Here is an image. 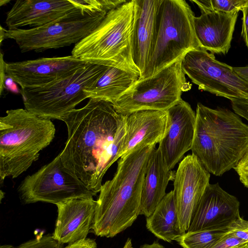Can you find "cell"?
Wrapping results in <instances>:
<instances>
[{
  "label": "cell",
  "mask_w": 248,
  "mask_h": 248,
  "mask_svg": "<svg viewBox=\"0 0 248 248\" xmlns=\"http://www.w3.org/2000/svg\"><path fill=\"white\" fill-rule=\"evenodd\" d=\"M240 202L218 183L209 184L192 216L187 232L224 229L240 217Z\"/></svg>",
  "instance_id": "obj_15"
},
{
  "label": "cell",
  "mask_w": 248,
  "mask_h": 248,
  "mask_svg": "<svg viewBox=\"0 0 248 248\" xmlns=\"http://www.w3.org/2000/svg\"><path fill=\"white\" fill-rule=\"evenodd\" d=\"M196 3L201 12L213 11L225 14H234L248 5V0H190Z\"/></svg>",
  "instance_id": "obj_25"
},
{
  "label": "cell",
  "mask_w": 248,
  "mask_h": 248,
  "mask_svg": "<svg viewBox=\"0 0 248 248\" xmlns=\"http://www.w3.org/2000/svg\"><path fill=\"white\" fill-rule=\"evenodd\" d=\"M125 134L119 151V158L140 145H156L168 129L166 111L143 110L125 115Z\"/></svg>",
  "instance_id": "obj_18"
},
{
  "label": "cell",
  "mask_w": 248,
  "mask_h": 248,
  "mask_svg": "<svg viewBox=\"0 0 248 248\" xmlns=\"http://www.w3.org/2000/svg\"><path fill=\"white\" fill-rule=\"evenodd\" d=\"M123 248H134L132 246L131 239L128 238Z\"/></svg>",
  "instance_id": "obj_38"
},
{
  "label": "cell",
  "mask_w": 248,
  "mask_h": 248,
  "mask_svg": "<svg viewBox=\"0 0 248 248\" xmlns=\"http://www.w3.org/2000/svg\"><path fill=\"white\" fill-rule=\"evenodd\" d=\"M196 114L192 154L215 175L234 169L248 151V125L230 109L200 103Z\"/></svg>",
  "instance_id": "obj_3"
},
{
  "label": "cell",
  "mask_w": 248,
  "mask_h": 248,
  "mask_svg": "<svg viewBox=\"0 0 248 248\" xmlns=\"http://www.w3.org/2000/svg\"><path fill=\"white\" fill-rule=\"evenodd\" d=\"M210 173L193 154L179 163L173 180L174 198L183 234L189 228L193 213L210 184Z\"/></svg>",
  "instance_id": "obj_12"
},
{
  "label": "cell",
  "mask_w": 248,
  "mask_h": 248,
  "mask_svg": "<svg viewBox=\"0 0 248 248\" xmlns=\"http://www.w3.org/2000/svg\"><path fill=\"white\" fill-rule=\"evenodd\" d=\"M182 60L153 76L139 79L112 103L116 111L125 116L143 110L167 111L175 105L191 87L182 69Z\"/></svg>",
  "instance_id": "obj_8"
},
{
  "label": "cell",
  "mask_w": 248,
  "mask_h": 248,
  "mask_svg": "<svg viewBox=\"0 0 248 248\" xmlns=\"http://www.w3.org/2000/svg\"><path fill=\"white\" fill-rule=\"evenodd\" d=\"M243 13L241 36L248 48V5L241 11Z\"/></svg>",
  "instance_id": "obj_33"
},
{
  "label": "cell",
  "mask_w": 248,
  "mask_h": 248,
  "mask_svg": "<svg viewBox=\"0 0 248 248\" xmlns=\"http://www.w3.org/2000/svg\"><path fill=\"white\" fill-rule=\"evenodd\" d=\"M155 145H140L118 161L112 179L102 185L96 200L92 230L113 237L130 227L140 215L147 165Z\"/></svg>",
  "instance_id": "obj_2"
},
{
  "label": "cell",
  "mask_w": 248,
  "mask_h": 248,
  "mask_svg": "<svg viewBox=\"0 0 248 248\" xmlns=\"http://www.w3.org/2000/svg\"><path fill=\"white\" fill-rule=\"evenodd\" d=\"M166 111L169 125L158 148L167 166L172 170L192 148L196 114L190 104L182 99Z\"/></svg>",
  "instance_id": "obj_16"
},
{
  "label": "cell",
  "mask_w": 248,
  "mask_h": 248,
  "mask_svg": "<svg viewBox=\"0 0 248 248\" xmlns=\"http://www.w3.org/2000/svg\"><path fill=\"white\" fill-rule=\"evenodd\" d=\"M134 0L110 11L99 25L76 44L71 55L91 64L115 67L138 76L132 57Z\"/></svg>",
  "instance_id": "obj_5"
},
{
  "label": "cell",
  "mask_w": 248,
  "mask_h": 248,
  "mask_svg": "<svg viewBox=\"0 0 248 248\" xmlns=\"http://www.w3.org/2000/svg\"><path fill=\"white\" fill-rule=\"evenodd\" d=\"M96 201L75 199L57 203L58 216L52 237L62 244L87 238L95 215Z\"/></svg>",
  "instance_id": "obj_17"
},
{
  "label": "cell",
  "mask_w": 248,
  "mask_h": 248,
  "mask_svg": "<svg viewBox=\"0 0 248 248\" xmlns=\"http://www.w3.org/2000/svg\"><path fill=\"white\" fill-rule=\"evenodd\" d=\"M124 0H72L73 2L85 12H109L126 2Z\"/></svg>",
  "instance_id": "obj_26"
},
{
  "label": "cell",
  "mask_w": 248,
  "mask_h": 248,
  "mask_svg": "<svg viewBox=\"0 0 248 248\" xmlns=\"http://www.w3.org/2000/svg\"><path fill=\"white\" fill-rule=\"evenodd\" d=\"M140 248H165L157 241H155L152 244H145L140 247Z\"/></svg>",
  "instance_id": "obj_37"
},
{
  "label": "cell",
  "mask_w": 248,
  "mask_h": 248,
  "mask_svg": "<svg viewBox=\"0 0 248 248\" xmlns=\"http://www.w3.org/2000/svg\"><path fill=\"white\" fill-rule=\"evenodd\" d=\"M139 79V77L134 74L117 67L108 66L100 78L83 91L87 98L112 104Z\"/></svg>",
  "instance_id": "obj_23"
},
{
  "label": "cell",
  "mask_w": 248,
  "mask_h": 248,
  "mask_svg": "<svg viewBox=\"0 0 248 248\" xmlns=\"http://www.w3.org/2000/svg\"><path fill=\"white\" fill-rule=\"evenodd\" d=\"M185 74L199 89L230 99H248V82L232 67L199 47L187 52L181 61Z\"/></svg>",
  "instance_id": "obj_11"
},
{
  "label": "cell",
  "mask_w": 248,
  "mask_h": 248,
  "mask_svg": "<svg viewBox=\"0 0 248 248\" xmlns=\"http://www.w3.org/2000/svg\"><path fill=\"white\" fill-rule=\"evenodd\" d=\"M194 16L185 0H160L152 53L139 79L153 76L189 51L201 47L194 30Z\"/></svg>",
  "instance_id": "obj_6"
},
{
  "label": "cell",
  "mask_w": 248,
  "mask_h": 248,
  "mask_svg": "<svg viewBox=\"0 0 248 248\" xmlns=\"http://www.w3.org/2000/svg\"><path fill=\"white\" fill-rule=\"evenodd\" d=\"M227 231V228L186 232L176 241L183 248H210Z\"/></svg>",
  "instance_id": "obj_24"
},
{
  "label": "cell",
  "mask_w": 248,
  "mask_h": 248,
  "mask_svg": "<svg viewBox=\"0 0 248 248\" xmlns=\"http://www.w3.org/2000/svg\"><path fill=\"white\" fill-rule=\"evenodd\" d=\"M194 16V27L201 47L212 54H226L231 46L238 13L202 11Z\"/></svg>",
  "instance_id": "obj_19"
},
{
  "label": "cell",
  "mask_w": 248,
  "mask_h": 248,
  "mask_svg": "<svg viewBox=\"0 0 248 248\" xmlns=\"http://www.w3.org/2000/svg\"><path fill=\"white\" fill-rule=\"evenodd\" d=\"M108 13L88 12L80 16L34 28L13 30L5 29V38L14 40L22 52H39L75 45L92 33Z\"/></svg>",
  "instance_id": "obj_9"
},
{
  "label": "cell",
  "mask_w": 248,
  "mask_h": 248,
  "mask_svg": "<svg viewBox=\"0 0 248 248\" xmlns=\"http://www.w3.org/2000/svg\"><path fill=\"white\" fill-rule=\"evenodd\" d=\"M146 228L156 237L168 242L176 241L183 234L173 190L166 193L152 214L146 217Z\"/></svg>",
  "instance_id": "obj_22"
},
{
  "label": "cell",
  "mask_w": 248,
  "mask_h": 248,
  "mask_svg": "<svg viewBox=\"0 0 248 248\" xmlns=\"http://www.w3.org/2000/svg\"><path fill=\"white\" fill-rule=\"evenodd\" d=\"M0 248H64V244L55 240L52 234L38 235L36 238L21 245L14 247L11 245H1Z\"/></svg>",
  "instance_id": "obj_27"
},
{
  "label": "cell",
  "mask_w": 248,
  "mask_h": 248,
  "mask_svg": "<svg viewBox=\"0 0 248 248\" xmlns=\"http://www.w3.org/2000/svg\"><path fill=\"white\" fill-rule=\"evenodd\" d=\"M17 191L25 204L41 202L57 204L72 199L93 198L96 195L65 168L59 154L26 177Z\"/></svg>",
  "instance_id": "obj_10"
},
{
  "label": "cell",
  "mask_w": 248,
  "mask_h": 248,
  "mask_svg": "<svg viewBox=\"0 0 248 248\" xmlns=\"http://www.w3.org/2000/svg\"><path fill=\"white\" fill-rule=\"evenodd\" d=\"M175 172L167 166L160 149H155L147 165L141 197L140 215L151 216L166 194V190Z\"/></svg>",
  "instance_id": "obj_21"
},
{
  "label": "cell",
  "mask_w": 248,
  "mask_h": 248,
  "mask_svg": "<svg viewBox=\"0 0 248 248\" xmlns=\"http://www.w3.org/2000/svg\"><path fill=\"white\" fill-rule=\"evenodd\" d=\"M227 232L248 242V221L239 217L227 227Z\"/></svg>",
  "instance_id": "obj_28"
},
{
  "label": "cell",
  "mask_w": 248,
  "mask_h": 248,
  "mask_svg": "<svg viewBox=\"0 0 248 248\" xmlns=\"http://www.w3.org/2000/svg\"><path fill=\"white\" fill-rule=\"evenodd\" d=\"M134 2L132 51L133 61L140 72V78L152 53L160 0H134Z\"/></svg>",
  "instance_id": "obj_20"
},
{
  "label": "cell",
  "mask_w": 248,
  "mask_h": 248,
  "mask_svg": "<svg viewBox=\"0 0 248 248\" xmlns=\"http://www.w3.org/2000/svg\"><path fill=\"white\" fill-rule=\"evenodd\" d=\"M6 62L4 61L3 54L1 52L0 54V94H2L3 89H4V82L6 78V73L5 70V65Z\"/></svg>",
  "instance_id": "obj_34"
},
{
  "label": "cell",
  "mask_w": 248,
  "mask_h": 248,
  "mask_svg": "<svg viewBox=\"0 0 248 248\" xmlns=\"http://www.w3.org/2000/svg\"><path fill=\"white\" fill-rule=\"evenodd\" d=\"M242 183L248 188V151L234 169Z\"/></svg>",
  "instance_id": "obj_30"
},
{
  "label": "cell",
  "mask_w": 248,
  "mask_h": 248,
  "mask_svg": "<svg viewBox=\"0 0 248 248\" xmlns=\"http://www.w3.org/2000/svg\"><path fill=\"white\" fill-rule=\"evenodd\" d=\"M97 244L93 239L86 238L75 243L68 244L64 248H96Z\"/></svg>",
  "instance_id": "obj_32"
},
{
  "label": "cell",
  "mask_w": 248,
  "mask_h": 248,
  "mask_svg": "<svg viewBox=\"0 0 248 248\" xmlns=\"http://www.w3.org/2000/svg\"><path fill=\"white\" fill-rule=\"evenodd\" d=\"M231 102L234 112L248 121V99H233Z\"/></svg>",
  "instance_id": "obj_31"
},
{
  "label": "cell",
  "mask_w": 248,
  "mask_h": 248,
  "mask_svg": "<svg viewBox=\"0 0 248 248\" xmlns=\"http://www.w3.org/2000/svg\"><path fill=\"white\" fill-rule=\"evenodd\" d=\"M88 63L72 55L6 63V75L21 89L42 87L63 78Z\"/></svg>",
  "instance_id": "obj_13"
},
{
  "label": "cell",
  "mask_w": 248,
  "mask_h": 248,
  "mask_svg": "<svg viewBox=\"0 0 248 248\" xmlns=\"http://www.w3.org/2000/svg\"><path fill=\"white\" fill-rule=\"evenodd\" d=\"M107 67L88 63L72 74L51 83L21 89L25 109L41 117L62 120L87 99L84 90L93 84Z\"/></svg>",
  "instance_id": "obj_7"
},
{
  "label": "cell",
  "mask_w": 248,
  "mask_h": 248,
  "mask_svg": "<svg viewBox=\"0 0 248 248\" xmlns=\"http://www.w3.org/2000/svg\"><path fill=\"white\" fill-rule=\"evenodd\" d=\"M55 132L50 119L26 109L7 110L0 118V182L26 171L53 140Z\"/></svg>",
  "instance_id": "obj_4"
},
{
  "label": "cell",
  "mask_w": 248,
  "mask_h": 248,
  "mask_svg": "<svg viewBox=\"0 0 248 248\" xmlns=\"http://www.w3.org/2000/svg\"><path fill=\"white\" fill-rule=\"evenodd\" d=\"M235 248H248V243H245L239 247Z\"/></svg>",
  "instance_id": "obj_40"
},
{
  "label": "cell",
  "mask_w": 248,
  "mask_h": 248,
  "mask_svg": "<svg viewBox=\"0 0 248 248\" xmlns=\"http://www.w3.org/2000/svg\"><path fill=\"white\" fill-rule=\"evenodd\" d=\"M9 2H10V0H0V5L2 6L3 5H4V4H6L7 3H8Z\"/></svg>",
  "instance_id": "obj_41"
},
{
  "label": "cell",
  "mask_w": 248,
  "mask_h": 248,
  "mask_svg": "<svg viewBox=\"0 0 248 248\" xmlns=\"http://www.w3.org/2000/svg\"><path fill=\"white\" fill-rule=\"evenodd\" d=\"M233 69L241 78L248 82V66L233 67Z\"/></svg>",
  "instance_id": "obj_36"
},
{
  "label": "cell",
  "mask_w": 248,
  "mask_h": 248,
  "mask_svg": "<svg viewBox=\"0 0 248 248\" xmlns=\"http://www.w3.org/2000/svg\"><path fill=\"white\" fill-rule=\"evenodd\" d=\"M88 12L76 5L72 0H18L7 13L8 30L29 26H44L71 18Z\"/></svg>",
  "instance_id": "obj_14"
},
{
  "label": "cell",
  "mask_w": 248,
  "mask_h": 248,
  "mask_svg": "<svg viewBox=\"0 0 248 248\" xmlns=\"http://www.w3.org/2000/svg\"><path fill=\"white\" fill-rule=\"evenodd\" d=\"M4 89H7V90L15 93H18L19 92H20V91H19L15 82L8 76L6 77L5 80Z\"/></svg>",
  "instance_id": "obj_35"
},
{
  "label": "cell",
  "mask_w": 248,
  "mask_h": 248,
  "mask_svg": "<svg viewBox=\"0 0 248 248\" xmlns=\"http://www.w3.org/2000/svg\"><path fill=\"white\" fill-rule=\"evenodd\" d=\"M247 243L248 242L226 232L210 248H235Z\"/></svg>",
  "instance_id": "obj_29"
},
{
  "label": "cell",
  "mask_w": 248,
  "mask_h": 248,
  "mask_svg": "<svg viewBox=\"0 0 248 248\" xmlns=\"http://www.w3.org/2000/svg\"><path fill=\"white\" fill-rule=\"evenodd\" d=\"M67 129V140L59 154L64 166L95 193L103 178L119 158L125 134V117L112 104L90 99L62 120Z\"/></svg>",
  "instance_id": "obj_1"
},
{
  "label": "cell",
  "mask_w": 248,
  "mask_h": 248,
  "mask_svg": "<svg viewBox=\"0 0 248 248\" xmlns=\"http://www.w3.org/2000/svg\"><path fill=\"white\" fill-rule=\"evenodd\" d=\"M5 29L3 28L1 26H0V45L2 44V41L5 39V34H4Z\"/></svg>",
  "instance_id": "obj_39"
}]
</instances>
